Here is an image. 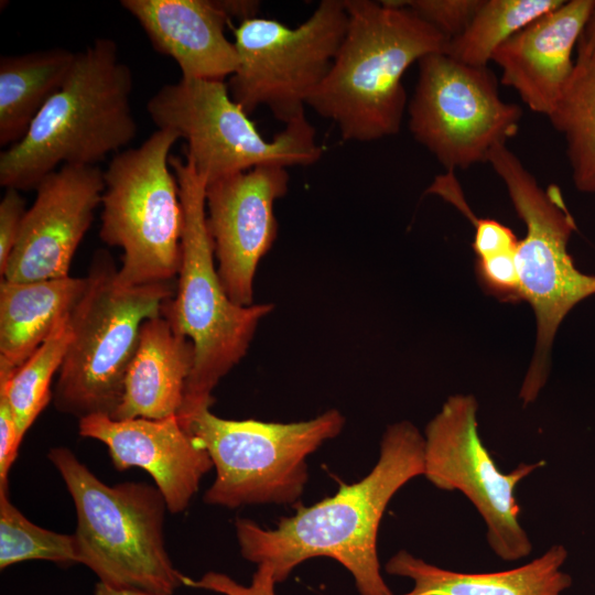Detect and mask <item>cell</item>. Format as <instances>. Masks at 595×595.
I'll use <instances>...</instances> for the list:
<instances>
[{
  "label": "cell",
  "instance_id": "obj_3",
  "mask_svg": "<svg viewBox=\"0 0 595 595\" xmlns=\"http://www.w3.org/2000/svg\"><path fill=\"white\" fill-rule=\"evenodd\" d=\"M132 73L111 39L77 52L63 86L24 137L0 154V184L35 190L57 165L96 164L136 137Z\"/></svg>",
  "mask_w": 595,
  "mask_h": 595
},
{
  "label": "cell",
  "instance_id": "obj_27",
  "mask_svg": "<svg viewBox=\"0 0 595 595\" xmlns=\"http://www.w3.org/2000/svg\"><path fill=\"white\" fill-rule=\"evenodd\" d=\"M28 560L80 563L74 534L34 524L10 501L8 486H0V569Z\"/></svg>",
  "mask_w": 595,
  "mask_h": 595
},
{
  "label": "cell",
  "instance_id": "obj_24",
  "mask_svg": "<svg viewBox=\"0 0 595 595\" xmlns=\"http://www.w3.org/2000/svg\"><path fill=\"white\" fill-rule=\"evenodd\" d=\"M548 118L564 137L575 187L595 194V51L575 60L573 75Z\"/></svg>",
  "mask_w": 595,
  "mask_h": 595
},
{
  "label": "cell",
  "instance_id": "obj_22",
  "mask_svg": "<svg viewBox=\"0 0 595 595\" xmlns=\"http://www.w3.org/2000/svg\"><path fill=\"white\" fill-rule=\"evenodd\" d=\"M76 53L55 47L0 58V145L20 141L63 86Z\"/></svg>",
  "mask_w": 595,
  "mask_h": 595
},
{
  "label": "cell",
  "instance_id": "obj_2",
  "mask_svg": "<svg viewBox=\"0 0 595 595\" xmlns=\"http://www.w3.org/2000/svg\"><path fill=\"white\" fill-rule=\"evenodd\" d=\"M348 22L324 80L306 106L332 120L347 141L394 136L407 107L402 78L448 40L400 1L344 0Z\"/></svg>",
  "mask_w": 595,
  "mask_h": 595
},
{
  "label": "cell",
  "instance_id": "obj_25",
  "mask_svg": "<svg viewBox=\"0 0 595 595\" xmlns=\"http://www.w3.org/2000/svg\"><path fill=\"white\" fill-rule=\"evenodd\" d=\"M563 2L562 0H484L466 30L448 41L445 53L464 64L486 67L500 45Z\"/></svg>",
  "mask_w": 595,
  "mask_h": 595
},
{
  "label": "cell",
  "instance_id": "obj_23",
  "mask_svg": "<svg viewBox=\"0 0 595 595\" xmlns=\"http://www.w3.org/2000/svg\"><path fill=\"white\" fill-rule=\"evenodd\" d=\"M425 193L441 196L474 225L476 274L482 286L501 301L521 300L517 269L519 240L510 228L490 218H478L465 201L455 172L437 175Z\"/></svg>",
  "mask_w": 595,
  "mask_h": 595
},
{
  "label": "cell",
  "instance_id": "obj_5",
  "mask_svg": "<svg viewBox=\"0 0 595 595\" xmlns=\"http://www.w3.org/2000/svg\"><path fill=\"white\" fill-rule=\"evenodd\" d=\"M48 459L63 478L76 508L74 533L80 564L115 588L173 595L185 575L177 571L164 542L166 502L144 483L108 486L66 447Z\"/></svg>",
  "mask_w": 595,
  "mask_h": 595
},
{
  "label": "cell",
  "instance_id": "obj_31",
  "mask_svg": "<svg viewBox=\"0 0 595 595\" xmlns=\"http://www.w3.org/2000/svg\"><path fill=\"white\" fill-rule=\"evenodd\" d=\"M21 442L10 403L0 394V486H8V474Z\"/></svg>",
  "mask_w": 595,
  "mask_h": 595
},
{
  "label": "cell",
  "instance_id": "obj_7",
  "mask_svg": "<svg viewBox=\"0 0 595 595\" xmlns=\"http://www.w3.org/2000/svg\"><path fill=\"white\" fill-rule=\"evenodd\" d=\"M487 163L504 182L526 226L518 245L517 269L521 300L531 305L537 322L534 353L520 390L527 404L547 381L559 326L576 304L595 294V275L577 269L567 250L576 223L561 190L554 184L540 186L506 144L493 149Z\"/></svg>",
  "mask_w": 595,
  "mask_h": 595
},
{
  "label": "cell",
  "instance_id": "obj_26",
  "mask_svg": "<svg viewBox=\"0 0 595 595\" xmlns=\"http://www.w3.org/2000/svg\"><path fill=\"white\" fill-rule=\"evenodd\" d=\"M69 313L57 322L45 342L14 375L0 383V394L10 403L21 440L53 397L51 382L60 371L72 340Z\"/></svg>",
  "mask_w": 595,
  "mask_h": 595
},
{
  "label": "cell",
  "instance_id": "obj_16",
  "mask_svg": "<svg viewBox=\"0 0 595 595\" xmlns=\"http://www.w3.org/2000/svg\"><path fill=\"white\" fill-rule=\"evenodd\" d=\"M78 430L82 436L108 447L117 469H144L173 513L188 506L201 479L214 466L208 453L183 429L177 414L160 420H113L95 414L80 419Z\"/></svg>",
  "mask_w": 595,
  "mask_h": 595
},
{
  "label": "cell",
  "instance_id": "obj_10",
  "mask_svg": "<svg viewBox=\"0 0 595 595\" xmlns=\"http://www.w3.org/2000/svg\"><path fill=\"white\" fill-rule=\"evenodd\" d=\"M147 111L158 129L174 130L186 141L185 158L207 184L259 165H311L323 153L305 115L264 139L224 80L181 77L162 86Z\"/></svg>",
  "mask_w": 595,
  "mask_h": 595
},
{
  "label": "cell",
  "instance_id": "obj_28",
  "mask_svg": "<svg viewBox=\"0 0 595 595\" xmlns=\"http://www.w3.org/2000/svg\"><path fill=\"white\" fill-rule=\"evenodd\" d=\"M484 0H409L400 1L434 26L448 41L462 34Z\"/></svg>",
  "mask_w": 595,
  "mask_h": 595
},
{
  "label": "cell",
  "instance_id": "obj_32",
  "mask_svg": "<svg viewBox=\"0 0 595 595\" xmlns=\"http://www.w3.org/2000/svg\"><path fill=\"white\" fill-rule=\"evenodd\" d=\"M593 51H595V3L585 24V28L580 36L576 46V58L586 57Z\"/></svg>",
  "mask_w": 595,
  "mask_h": 595
},
{
  "label": "cell",
  "instance_id": "obj_33",
  "mask_svg": "<svg viewBox=\"0 0 595 595\" xmlns=\"http://www.w3.org/2000/svg\"><path fill=\"white\" fill-rule=\"evenodd\" d=\"M94 595H154L143 591L115 588L98 582L94 589Z\"/></svg>",
  "mask_w": 595,
  "mask_h": 595
},
{
  "label": "cell",
  "instance_id": "obj_4",
  "mask_svg": "<svg viewBox=\"0 0 595 595\" xmlns=\"http://www.w3.org/2000/svg\"><path fill=\"white\" fill-rule=\"evenodd\" d=\"M169 162L178 184L184 229L176 291L163 304L161 315L195 349L181 411L212 407L214 388L245 357L260 321L272 312L273 304L241 306L227 296L206 226L207 181L186 158L171 155Z\"/></svg>",
  "mask_w": 595,
  "mask_h": 595
},
{
  "label": "cell",
  "instance_id": "obj_19",
  "mask_svg": "<svg viewBox=\"0 0 595 595\" xmlns=\"http://www.w3.org/2000/svg\"><path fill=\"white\" fill-rule=\"evenodd\" d=\"M195 360L193 343L162 315L143 322L128 367L113 420H160L176 415L183 404Z\"/></svg>",
  "mask_w": 595,
  "mask_h": 595
},
{
  "label": "cell",
  "instance_id": "obj_13",
  "mask_svg": "<svg viewBox=\"0 0 595 595\" xmlns=\"http://www.w3.org/2000/svg\"><path fill=\"white\" fill-rule=\"evenodd\" d=\"M477 409L474 396L454 394L428 423L423 476L439 489L461 491L484 519L495 554L517 561L530 554L532 544L519 521L515 488L545 463L499 470L479 436Z\"/></svg>",
  "mask_w": 595,
  "mask_h": 595
},
{
  "label": "cell",
  "instance_id": "obj_21",
  "mask_svg": "<svg viewBox=\"0 0 595 595\" xmlns=\"http://www.w3.org/2000/svg\"><path fill=\"white\" fill-rule=\"evenodd\" d=\"M85 278L0 282V383L45 342L78 301Z\"/></svg>",
  "mask_w": 595,
  "mask_h": 595
},
{
  "label": "cell",
  "instance_id": "obj_30",
  "mask_svg": "<svg viewBox=\"0 0 595 595\" xmlns=\"http://www.w3.org/2000/svg\"><path fill=\"white\" fill-rule=\"evenodd\" d=\"M25 201L15 188H6L0 202V274L17 242L23 217Z\"/></svg>",
  "mask_w": 595,
  "mask_h": 595
},
{
  "label": "cell",
  "instance_id": "obj_18",
  "mask_svg": "<svg viewBox=\"0 0 595 595\" xmlns=\"http://www.w3.org/2000/svg\"><path fill=\"white\" fill-rule=\"evenodd\" d=\"M153 48L172 57L183 78L224 80L238 67L230 18L220 0H122Z\"/></svg>",
  "mask_w": 595,
  "mask_h": 595
},
{
  "label": "cell",
  "instance_id": "obj_17",
  "mask_svg": "<svg viewBox=\"0 0 595 595\" xmlns=\"http://www.w3.org/2000/svg\"><path fill=\"white\" fill-rule=\"evenodd\" d=\"M595 0L564 1L500 45L493 54L501 82L533 111L547 117L562 97L575 67L573 51Z\"/></svg>",
  "mask_w": 595,
  "mask_h": 595
},
{
  "label": "cell",
  "instance_id": "obj_15",
  "mask_svg": "<svg viewBox=\"0 0 595 595\" xmlns=\"http://www.w3.org/2000/svg\"><path fill=\"white\" fill-rule=\"evenodd\" d=\"M105 190L104 171L62 165L36 186L1 279L33 282L68 277Z\"/></svg>",
  "mask_w": 595,
  "mask_h": 595
},
{
  "label": "cell",
  "instance_id": "obj_11",
  "mask_svg": "<svg viewBox=\"0 0 595 595\" xmlns=\"http://www.w3.org/2000/svg\"><path fill=\"white\" fill-rule=\"evenodd\" d=\"M348 22L344 0H323L298 28L251 18L234 29L238 67L227 84L247 115L268 107L284 125L305 115V105L328 74Z\"/></svg>",
  "mask_w": 595,
  "mask_h": 595
},
{
  "label": "cell",
  "instance_id": "obj_20",
  "mask_svg": "<svg viewBox=\"0 0 595 595\" xmlns=\"http://www.w3.org/2000/svg\"><path fill=\"white\" fill-rule=\"evenodd\" d=\"M567 551L550 547L529 563L500 572L462 573L445 570L405 550L392 555L385 569L390 575L410 578L413 587L403 595H562L572 585L562 571Z\"/></svg>",
  "mask_w": 595,
  "mask_h": 595
},
{
  "label": "cell",
  "instance_id": "obj_14",
  "mask_svg": "<svg viewBox=\"0 0 595 595\" xmlns=\"http://www.w3.org/2000/svg\"><path fill=\"white\" fill-rule=\"evenodd\" d=\"M289 173L280 165H259L207 184L206 226L217 274L236 304H253L258 263L271 249L278 223L273 206L289 188Z\"/></svg>",
  "mask_w": 595,
  "mask_h": 595
},
{
  "label": "cell",
  "instance_id": "obj_8",
  "mask_svg": "<svg viewBox=\"0 0 595 595\" xmlns=\"http://www.w3.org/2000/svg\"><path fill=\"white\" fill-rule=\"evenodd\" d=\"M177 418L216 468L204 501L228 508L296 501L307 482V456L345 424L335 409L292 423L221 419L209 405L181 410Z\"/></svg>",
  "mask_w": 595,
  "mask_h": 595
},
{
  "label": "cell",
  "instance_id": "obj_12",
  "mask_svg": "<svg viewBox=\"0 0 595 595\" xmlns=\"http://www.w3.org/2000/svg\"><path fill=\"white\" fill-rule=\"evenodd\" d=\"M408 105L409 130L446 171L487 162L493 149L516 136L520 107L504 101L495 75L446 53L419 62Z\"/></svg>",
  "mask_w": 595,
  "mask_h": 595
},
{
  "label": "cell",
  "instance_id": "obj_1",
  "mask_svg": "<svg viewBox=\"0 0 595 595\" xmlns=\"http://www.w3.org/2000/svg\"><path fill=\"white\" fill-rule=\"evenodd\" d=\"M423 473L424 436L409 421L393 423L382 436L377 464L361 480L340 485L334 496L310 507H299L275 529L238 518L240 553L250 562L272 566L277 583L309 559L331 558L353 575L360 595H394L380 571L379 524L397 491Z\"/></svg>",
  "mask_w": 595,
  "mask_h": 595
},
{
  "label": "cell",
  "instance_id": "obj_6",
  "mask_svg": "<svg viewBox=\"0 0 595 595\" xmlns=\"http://www.w3.org/2000/svg\"><path fill=\"white\" fill-rule=\"evenodd\" d=\"M107 250L91 259L86 286L69 313L72 340L53 393L57 411L78 420L112 416L144 321L161 315L175 294L173 281L122 288Z\"/></svg>",
  "mask_w": 595,
  "mask_h": 595
},
{
  "label": "cell",
  "instance_id": "obj_29",
  "mask_svg": "<svg viewBox=\"0 0 595 595\" xmlns=\"http://www.w3.org/2000/svg\"><path fill=\"white\" fill-rule=\"evenodd\" d=\"M186 586L215 592L221 595H275L274 571L267 563L258 564L251 584L246 586L219 572H207L201 578L184 577Z\"/></svg>",
  "mask_w": 595,
  "mask_h": 595
},
{
  "label": "cell",
  "instance_id": "obj_9",
  "mask_svg": "<svg viewBox=\"0 0 595 595\" xmlns=\"http://www.w3.org/2000/svg\"><path fill=\"white\" fill-rule=\"evenodd\" d=\"M180 139L158 129L138 148L117 153L104 171L100 239L123 251L119 286L174 281L182 257L184 213L170 151Z\"/></svg>",
  "mask_w": 595,
  "mask_h": 595
}]
</instances>
